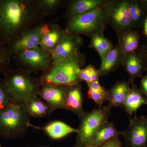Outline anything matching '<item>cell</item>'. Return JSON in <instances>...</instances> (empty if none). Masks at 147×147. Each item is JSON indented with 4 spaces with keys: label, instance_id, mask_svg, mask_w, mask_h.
I'll return each mask as SVG.
<instances>
[{
    "label": "cell",
    "instance_id": "28",
    "mask_svg": "<svg viewBox=\"0 0 147 147\" xmlns=\"http://www.w3.org/2000/svg\"><path fill=\"white\" fill-rule=\"evenodd\" d=\"M14 103L5 86L3 80L0 78V111L7 108Z\"/></svg>",
    "mask_w": 147,
    "mask_h": 147
},
{
    "label": "cell",
    "instance_id": "34",
    "mask_svg": "<svg viewBox=\"0 0 147 147\" xmlns=\"http://www.w3.org/2000/svg\"><path fill=\"white\" fill-rule=\"evenodd\" d=\"M140 90L147 98V74L142 77L140 82Z\"/></svg>",
    "mask_w": 147,
    "mask_h": 147
},
{
    "label": "cell",
    "instance_id": "15",
    "mask_svg": "<svg viewBox=\"0 0 147 147\" xmlns=\"http://www.w3.org/2000/svg\"><path fill=\"white\" fill-rule=\"evenodd\" d=\"M30 127L42 130L50 139L55 140L63 139L73 133L77 134L78 131V129L74 128L64 122L59 120L52 121L43 127L34 126L31 124Z\"/></svg>",
    "mask_w": 147,
    "mask_h": 147
},
{
    "label": "cell",
    "instance_id": "14",
    "mask_svg": "<svg viewBox=\"0 0 147 147\" xmlns=\"http://www.w3.org/2000/svg\"><path fill=\"white\" fill-rule=\"evenodd\" d=\"M126 55L121 51L117 43L101 59V63L98 69L101 76L108 75L123 66Z\"/></svg>",
    "mask_w": 147,
    "mask_h": 147
},
{
    "label": "cell",
    "instance_id": "36",
    "mask_svg": "<svg viewBox=\"0 0 147 147\" xmlns=\"http://www.w3.org/2000/svg\"><path fill=\"white\" fill-rule=\"evenodd\" d=\"M139 2L146 12H147V0H139Z\"/></svg>",
    "mask_w": 147,
    "mask_h": 147
},
{
    "label": "cell",
    "instance_id": "10",
    "mask_svg": "<svg viewBox=\"0 0 147 147\" xmlns=\"http://www.w3.org/2000/svg\"><path fill=\"white\" fill-rule=\"evenodd\" d=\"M127 147H146L147 117L135 116L129 119L127 128L120 131Z\"/></svg>",
    "mask_w": 147,
    "mask_h": 147
},
{
    "label": "cell",
    "instance_id": "6",
    "mask_svg": "<svg viewBox=\"0 0 147 147\" xmlns=\"http://www.w3.org/2000/svg\"><path fill=\"white\" fill-rule=\"evenodd\" d=\"M111 108L112 107L108 104L85 113L80 119L76 136V144L82 147L90 145L96 131L108 121Z\"/></svg>",
    "mask_w": 147,
    "mask_h": 147
},
{
    "label": "cell",
    "instance_id": "8",
    "mask_svg": "<svg viewBox=\"0 0 147 147\" xmlns=\"http://www.w3.org/2000/svg\"><path fill=\"white\" fill-rule=\"evenodd\" d=\"M104 7L108 24L115 32L118 38L134 28L129 12L128 0H108Z\"/></svg>",
    "mask_w": 147,
    "mask_h": 147
},
{
    "label": "cell",
    "instance_id": "25",
    "mask_svg": "<svg viewBox=\"0 0 147 147\" xmlns=\"http://www.w3.org/2000/svg\"><path fill=\"white\" fill-rule=\"evenodd\" d=\"M89 46L97 52L100 59L104 57L114 47L110 40L102 34L95 35L91 37Z\"/></svg>",
    "mask_w": 147,
    "mask_h": 147
},
{
    "label": "cell",
    "instance_id": "1",
    "mask_svg": "<svg viewBox=\"0 0 147 147\" xmlns=\"http://www.w3.org/2000/svg\"><path fill=\"white\" fill-rule=\"evenodd\" d=\"M38 0H0V44L6 47L21 32L43 22Z\"/></svg>",
    "mask_w": 147,
    "mask_h": 147
},
{
    "label": "cell",
    "instance_id": "5",
    "mask_svg": "<svg viewBox=\"0 0 147 147\" xmlns=\"http://www.w3.org/2000/svg\"><path fill=\"white\" fill-rule=\"evenodd\" d=\"M104 6L69 20L64 29L66 33L79 36L84 35L90 37L95 35L104 34L108 25Z\"/></svg>",
    "mask_w": 147,
    "mask_h": 147
},
{
    "label": "cell",
    "instance_id": "24",
    "mask_svg": "<svg viewBox=\"0 0 147 147\" xmlns=\"http://www.w3.org/2000/svg\"><path fill=\"white\" fill-rule=\"evenodd\" d=\"M128 11L133 28L142 26L147 16L146 12L143 9L139 0H128Z\"/></svg>",
    "mask_w": 147,
    "mask_h": 147
},
{
    "label": "cell",
    "instance_id": "17",
    "mask_svg": "<svg viewBox=\"0 0 147 147\" xmlns=\"http://www.w3.org/2000/svg\"><path fill=\"white\" fill-rule=\"evenodd\" d=\"M108 0H73L69 2L65 11L66 18L70 20L92 9L105 5Z\"/></svg>",
    "mask_w": 147,
    "mask_h": 147
},
{
    "label": "cell",
    "instance_id": "13",
    "mask_svg": "<svg viewBox=\"0 0 147 147\" xmlns=\"http://www.w3.org/2000/svg\"><path fill=\"white\" fill-rule=\"evenodd\" d=\"M83 104L84 94L82 85L79 83L68 86L65 100V110L76 114L80 119L86 113Z\"/></svg>",
    "mask_w": 147,
    "mask_h": 147
},
{
    "label": "cell",
    "instance_id": "38",
    "mask_svg": "<svg viewBox=\"0 0 147 147\" xmlns=\"http://www.w3.org/2000/svg\"><path fill=\"white\" fill-rule=\"evenodd\" d=\"M85 147H97L93 146H91V145H89V146H86Z\"/></svg>",
    "mask_w": 147,
    "mask_h": 147
},
{
    "label": "cell",
    "instance_id": "16",
    "mask_svg": "<svg viewBox=\"0 0 147 147\" xmlns=\"http://www.w3.org/2000/svg\"><path fill=\"white\" fill-rule=\"evenodd\" d=\"M65 34L64 30L56 23H48L47 31L42 36L39 47L51 53L57 47Z\"/></svg>",
    "mask_w": 147,
    "mask_h": 147
},
{
    "label": "cell",
    "instance_id": "3",
    "mask_svg": "<svg viewBox=\"0 0 147 147\" xmlns=\"http://www.w3.org/2000/svg\"><path fill=\"white\" fill-rule=\"evenodd\" d=\"M3 74V80L14 103L25 104L31 98L38 96L42 85L39 77L34 78L18 67L8 68Z\"/></svg>",
    "mask_w": 147,
    "mask_h": 147
},
{
    "label": "cell",
    "instance_id": "21",
    "mask_svg": "<svg viewBox=\"0 0 147 147\" xmlns=\"http://www.w3.org/2000/svg\"><path fill=\"white\" fill-rule=\"evenodd\" d=\"M120 135V131L117 129L114 123L107 121L96 131L90 145L99 147L110 139L119 137Z\"/></svg>",
    "mask_w": 147,
    "mask_h": 147
},
{
    "label": "cell",
    "instance_id": "31",
    "mask_svg": "<svg viewBox=\"0 0 147 147\" xmlns=\"http://www.w3.org/2000/svg\"><path fill=\"white\" fill-rule=\"evenodd\" d=\"M87 85H88V90L100 93L105 95L108 96V90L100 85L99 81L91 82V83L87 84Z\"/></svg>",
    "mask_w": 147,
    "mask_h": 147
},
{
    "label": "cell",
    "instance_id": "2",
    "mask_svg": "<svg viewBox=\"0 0 147 147\" xmlns=\"http://www.w3.org/2000/svg\"><path fill=\"white\" fill-rule=\"evenodd\" d=\"M86 62L85 55L79 51L69 57L53 61L40 79L42 84L71 86L79 84V72Z\"/></svg>",
    "mask_w": 147,
    "mask_h": 147
},
{
    "label": "cell",
    "instance_id": "19",
    "mask_svg": "<svg viewBox=\"0 0 147 147\" xmlns=\"http://www.w3.org/2000/svg\"><path fill=\"white\" fill-rule=\"evenodd\" d=\"M129 81L117 82L108 91V105L111 107H123L130 89Z\"/></svg>",
    "mask_w": 147,
    "mask_h": 147
},
{
    "label": "cell",
    "instance_id": "9",
    "mask_svg": "<svg viewBox=\"0 0 147 147\" xmlns=\"http://www.w3.org/2000/svg\"><path fill=\"white\" fill-rule=\"evenodd\" d=\"M48 28V23L42 22L21 32L6 47L9 54L12 57L20 51L39 47Z\"/></svg>",
    "mask_w": 147,
    "mask_h": 147
},
{
    "label": "cell",
    "instance_id": "37",
    "mask_svg": "<svg viewBox=\"0 0 147 147\" xmlns=\"http://www.w3.org/2000/svg\"><path fill=\"white\" fill-rule=\"evenodd\" d=\"M73 147H81V146H79V145L76 144V145H75V146H74Z\"/></svg>",
    "mask_w": 147,
    "mask_h": 147
},
{
    "label": "cell",
    "instance_id": "12",
    "mask_svg": "<svg viewBox=\"0 0 147 147\" xmlns=\"http://www.w3.org/2000/svg\"><path fill=\"white\" fill-rule=\"evenodd\" d=\"M84 41L79 35L66 33L57 47L51 53L53 61L69 57L79 52Z\"/></svg>",
    "mask_w": 147,
    "mask_h": 147
},
{
    "label": "cell",
    "instance_id": "22",
    "mask_svg": "<svg viewBox=\"0 0 147 147\" xmlns=\"http://www.w3.org/2000/svg\"><path fill=\"white\" fill-rule=\"evenodd\" d=\"M118 38L119 47L125 55L134 53L138 50L140 36L137 31L132 29L128 30Z\"/></svg>",
    "mask_w": 147,
    "mask_h": 147
},
{
    "label": "cell",
    "instance_id": "18",
    "mask_svg": "<svg viewBox=\"0 0 147 147\" xmlns=\"http://www.w3.org/2000/svg\"><path fill=\"white\" fill-rule=\"evenodd\" d=\"M123 66L127 73L129 82L134 83L137 77H142L145 71L144 64L141 55L135 52L125 56Z\"/></svg>",
    "mask_w": 147,
    "mask_h": 147
},
{
    "label": "cell",
    "instance_id": "7",
    "mask_svg": "<svg viewBox=\"0 0 147 147\" xmlns=\"http://www.w3.org/2000/svg\"><path fill=\"white\" fill-rule=\"evenodd\" d=\"M18 68L32 74L44 72L53 62L51 53L40 47L20 51L12 56Z\"/></svg>",
    "mask_w": 147,
    "mask_h": 147
},
{
    "label": "cell",
    "instance_id": "4",
    "mask_svg": "<svg viewBox=\"0 0 147 147\" xmlns=\"http://www.w3.org/2000/svg\"><path fill=\"white\" fill-rule=\"evenodd\" d=\"M30 117L23 103H13L0 111V137L7 140L23 138L30 127Z\"/></svg>",
    "mask_w": 147,
    "mask_h": 147
},
{
    "label": "cell",
    "instance_id": "39",
    "mask_svg": "<svg viewBox=\"0 0 147 147\" xmlns=\"http://www.w3.org/2000/svg\"><path fill=\"white\" fill-rule=\"evenodd\" d=\"M50 147L49 146H39V147Z\"/></svg>",
    "mask_w": 147,
    "mask_h": 147
},
{
    "label": "cell",
    "instance_id": "32",
    "mask_svg": "<svg viewBox=\"0 0 147 147\" xmlns=\"http://www.w3.org/2000/svg\"><path fill=\"white\" fill-rule=\"evenodd\" d=\"M138 53L142 58L144 64L145 71L147 72V38L143 45L139 46Z\"/></svg>",
    "mask_w": 147,
    "mask_h": 147
},
{
    "label": "cell",
    "instance_id": "30",
    "mask_svg": "<svg viewBox=\"0 0 147 147\" xmlns=\"http://www.w3.org/2000/svg\"><path fill=\"white\" fill-rule=\"evenodd\" d=\"M88 97L89 99L93 100L99 107L103 105L104 102L108 100V96L90 90H88Z\"/></svg>",
    "mask_w": 147,
    "mask_h": 147
},
{
    "label": "cell",
    "instance_id": "27",
    "mask_svg": "<svg viewBox=\"0 0 147 147\" xmlns=\"http://www.w3.org/2000/svg\"><path fill=\"white\" fill-rule=\"evenodd\" d=\"M101 76L99 69L96 68L91 64L82 67L79 73L80 82H85L87 84L99 81Z\"/></svg>",
    "mask_w": 147,
    "mask_h": 147
},
{
    "label": "cell",
    "instance_id": "40",
    "mask_svg": "<svg viewBox=\"0 0 147 147\" xmlns=\"http://www.w3.org/2000/svg\"><path fill=\"white\" fill-rule=\"evenodd\" d=\"M0 147H3L2 146H1V143H0Z\"/></svg>",
    "mask_w": 147,
    "mask_h": 147
},
{
    "label": "cell",
    "instance_id": "26",
    "mask_svg": "<svg viewBox=\"0 0 147 147\" xmlns=\"http://www.w3.org/2000/svg\"><path fill=\"white\" fill-rule=\"evenodd\" d=\"M65 3L63 0H38L39 10L44 18L54 14Z\"/></svg>",
    "mask_w": 147,
    "mask_h": 147
},
{
    "label": "cell",
    "instance_id": "33",
    "mask_svg": "<svg viewBox=\"0 0 147 147\" xmlns=\"http://www.w3.org/2000/svg\"><path fill=\"white\" fill-rule=\"evenodd\" d=\"M122 144L119 137L113 138L105 142L99 147H122Z\"/></svg>",
    "mask_w": 147,
    "mask_h": 147
},
{
    "label": "cell",
    "instance_id": "11",
    "mask_svg": "<svg viewBox=\"0 0 147 147\" xmlns=\"http://www.w3.org/2000/svg\"><path fill=\"white\" fill-rule=\"evenodd\" d=\"M68 86L42 84L38 96L47 104L51 113L58 109L65 110V100Z\"/></svg>",
    "mask_w": 147,
    "mask_h": 147
},
{
    "label": "cell",
    "instance_id": "23",
    "mask_svg": "<svg viewBox=\"0 0 147 147\" xmlns=\"http://www.w3.org/2000/svg\"><path fill=\"white\" fill-rule=\"evenodd\" d=\"M24 104L30 117L42 118L51 114L49 106L38 96L31 98Z\"/></svg>",
    "mask_w": 147,
    "mask_h": 147
},
{
    "label": "cell",
    "instance_id": "29",
    "mask_svg": "<svg viewBox=\"0 0 147 147\" xmlns=\"http://www.w3.org/2000/svg\"><path fill=\"white\" fill-rule=\"evenodd\" d=\"M11 57L6 47L0 44V72L3 73L8 68Z\"/></svg>",
    "mask_w": 147,
    "mask_h": 147
},
{
    "label": "cell",
    "instance_id": "20",
    "mask_svg": "<svg viewBox=\"0 0 147 147\" xmlns=\"http://www.w3.org/2000/svg\"><path fill=\"white\" fill-rule=\"evenodd\" d=\"M131 84L123 106L129 116L132 115L134 113L136 114L137 110L142 105H147V98L134 83Z\"/></svg>",
    "mask_w": 147,
    "mask_h": 147
},
{
    "label": "cell",
    "instance_id": "35",
    "mask_svg": "<svg viewBox=\"0 0 147 147\" xmlns=\"http://www.w3.org/2000/svg\"><path fill=\"white\" fill-rule=\"evenodd\" d=\"M142 26L143 27V32H144V34L146 36L147 38V16L145 18Z\"/></svg>",
    "mask_w": 147,
    "mask_h": 147
}]
</instances>
